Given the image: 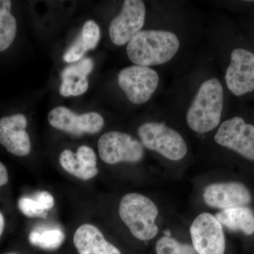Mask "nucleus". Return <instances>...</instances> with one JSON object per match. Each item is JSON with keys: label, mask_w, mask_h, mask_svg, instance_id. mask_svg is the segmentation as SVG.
<instances>
[{"label": "nucleus", "mask_w": 254, "mask_h": 254, "mask_svg": "<svg viewBox=\"0 0 254 254\" xmlns=\"http://www.w3.org/2000/svg\"><path fill=\"white\" fill-rule=\"evenodd\" d=\"M225 91L218 78H205L195 91L187 107L185 119L187 126L198 133H206L221 123Z\"/></svg>", "instance_id": "1"}, {"label": "nucleus", "mask_w": 254, "mask_h": 254, "mask_svg": "<svg viewBox=\"0 0 254 254\" xmlns=\"http://www.w3.org/2000/svg\"><path fill=\"white\" fill-rule=\"evenodd\" d=\"M181 41L175 32L165 29L141 30L127 43V54L134 65L159 66L170 63L180 50Z\"/></svg>", "instance_id": "2"}, {"label": "nucleus", "mask_w": 254, "mask_h": 254, "mask_svg": "<svg viewBox=\"0 0 254 254\" xmlns=\"http://www.w3.org/2000/svg\"><path fill=\"white\" fill-rule=\"evenodd\" d=\"M119 214L132 235L141 241L155 238L158 227L155 224L158 209L153 200L139 193L125 195L120 201Z\"/></svg>", "instance_id": "3"}, {"label": "nucleus", "mask_w": 254, "mask_h": 254, "mask_svg": "<svg viewBox=\"0 0 254 254\" xmlns=\"http://www.w3.org/2000/svg\"><path fill=\"white\" fill-rule=\"evenodd\" d=\"M137 133L143 147L172 161L182 160L188 152L186 141L181 133L164 123L142 124Z\"/></svg>", "instance_id": "4"}, {"label": "nucleus", "mask_w": 254, "mask_h": 254, "mask_svg": "<svg viewBox=\"0 0 254 254\" xmlns=\"http://www.w3.org/2000/svg\"><path fill=\"white\" fill-rule=\"evenodd\" d=\"M118 82L131 103L142 105L149 101L156 92L160 75L152 67L132 65L120 71Z\"/></svg>", "instance_id": "5"}, {"label": "nucleus", "mask_w": 254, "mask_h": 254, "mask_svg": "<svg viewBox=\"0 0 254 254\" xmlns=\"http://www.w3.org/2000/svg\"><path fill=\"white\" fill-rule=\"evenodd\" d=\"M98 148L100 158L109 165L138 163L145 155L141 141L120 131H109L102 135Z\"/></svg>", "instance_id": "6"}, {"label": "nucleus", "mask_w": 254, "mask_h": 254, "mask_svg": "<svg viewBox=\"0 0 254 254\" xmlns=\"http://www.w3.org/2000/svg\"><path fill=\"white\" fill-rule=\"evenodd\" d=\"M215 141L254 161V125L235 116L220 123L214 136Z\"/></svg>", "instance_id": "7"}, {"label": "nucleus", "mask_w": 254, "mask_h": 254, "mask_svg": "<svg viewBox=\"0 0 254 254\" xmlns=\"http://www.w3.org/2000/svg\"><path fill=\"white\" fill-rule=\"evenodd\" d=\"M227 89L237 97L254 91V53L245 48H235L230 53V63L225 70Z\"/></svg>", "instance_id": "8"}, {"label": "nucleus", "mask_w": 254, "mask_h": 254, "mask_svg": "<svg viewBox=\"0 0 254 254\" xmlns=\"http://www.w3.org/2000/svg\"><path fill=\"white\" fill-rule=\"evenodd\" d=\"M146 7L141 0L124 1L120 14L114 18L109 28L110 39L114 44L123 46L141 31L145 24Z\"/></svg>", "instance_id": "9"}, {"label": "nucleus", "mask_w": 254, "mask_h": 254, "mask_svg": "<svg viewBox=\"0 0 254 254\" xmlns=\"http://www.w3.org/2000/svg\"><path fill=\"white\" fill-rule=\"evenodd\" d=\"M190 237L198 254H224L225 239L222 225L211 214H200L190 227Z\"/></svg>", "instance_id": "10"}, {"label": "nucleus", "mask_w": 254, "mask_h": 254, "mask_svg": "<svg viewBox=\"0 0 254 254\" xmlns=\"http://www.w3.org/2000/svg\"><path fill=\"white\" fill-rule=\"evenodd\" d=\"M48 118L52 127L76 136L85 133L95 134L101 131L105 125L104 119L100 114L91 112L77 115L63 106L52 110Z\"/></svg>", "instance_id": "11"}, {"label": "nucleus", "mask_w": 254, "mask_h": 254, "mask_svg": "<svg viewBox=\"0 0 254 254\" xmlns=\"http://www.w3.org/2000/svg\"><path fill=\"white\" fill-rule=\"evenodd\" d=\"M205 204L222 209L245 206L250 203L252 195L248 189L239 182L212 184L205 187L203 193Z\"/></svg>", "instance_id": "12"}, {"label": "nucleus", "mask_w": 254, "mask_h": 254, "mask_svg": "<svg viewBox=\"0 0 254 254\" xmlns=\"http://www.w3.org/2000/svg\"><path fill=\"white\" fill-rule=\"evenodd\" d=\"M28 120L21 114L4 117L0 120V144L16 156H26L31 150L26 128Z\"/></svg>", "instance_id": "13"}, {"label": "nucleus", "mask_w": 254, "mask_h": 254, "mask_svg": "<svg viewBox=\"0 0 254 254\" xmlns=\"http://www.w3.org/2000/svg\"><path fill=\"white\" fill-rule=\"evenodd\" d=\"M60 163L65 171L84 181L91 180L98 173L96 155L87 145L80 146L76 153L71 150H64L60 156Z\"/></svg>", "instance_id": "14"}, {"label": "nucleus", "mask_w": 254, "mask_h": 254, "mask_svg": "<svg viewBox=\"0 0 254 254\" xmlns=\"http://www.w3.org/2000/svg\"><path fill=\"white\" fill-rule=\"evenodd\" d=\"M94 67L91 58H83L63 70L60 93L64 97L78 96L86 93L89 86L88 75Z\"/></svg>", "instance_id": "15"}, {"label": "nucleus", "mask_w": 254, "mask_h": 254, "mask_svg": "<svg viewBox=\"0 0 254 254\" xmlns=\"http://www.w3.org/2000/svg\"><path fill=\"white\" fill-rule=\"evenodd\" d=\"M73 244L79 254H122L91 224H84L78 227L73 235Z\"/></svg>", "instance_id": "16"}, {"label": "nucleus", "mask_w": 254, "mask_h": 254, "mask_svg": "<svg viewBox=\"0 0 254 254\" xmlns=\"http://www.w3.org/2000/svg\"><path fill=\"white\" fill-rule=\"evenodd\" d=\"M100 37L99 26L93 20H88L83 25L77 39L64 55L63 60L66 63H72L83 59L87 52L96 48Z\"/></svg>", "instance_id": "17"}, {"label": "nucleus", "mask_w": 254, "mask_h": 254, "mask_svg": "<svg viewBox=\"0 0 254 254\" xmlns=\"http://www.w3.org/2000/svg\"><path fill=\"white\" fill-rule=\"evenodd\" d=\"M215 218L221 225L233 231H242L247 235L254 232V214L250 208L241 206L222 210Z\"/></svg>", "instance_id": "18"}, {"label": "nucleus", "mask_w": 254, "mask_h": 254, "mask_svg": "<svg viewBox=\"0 0 254 254\" xmlns=\"http://www.w3.org/2000/svg\"><path fill=\"white\" fill-rule=\"evenodd\" d=\"M65 240L64 232L58 227H38L32 230L28 240L32 245L45 250H55L60 248Z\"/></svg>", "instance_id": "19"}, {"label": "nucleus", "mask_w": 254, "mask_h": 254, "mask_svg": "<svg viewBox=\"0 0 254 254\" xmlns=\"http://www.w3.org/2000/svg\"><path fill=\"white\" fill-rule=\"evenodd\" d=\"M11 9V1L0 0V52L9 48L16 37L17 24Z\"/></svg>", "instance_id": "20"}, {"label": "nucleus", "mask_w": 254, "mask_h": 254, "mask_svg": "<svg viewBox=\"0 0 254 254\" xmlns=\"http://www.w3.org/2000/svg\"><path fill=\"white\" fill-rule=\"evenodd\" d=\"M157 254H198L194 248L188 244H182L170 237H163L155 247Z\"/></svg>", "instance_id": "21"}, {"label": "nucleus", "mask_w": 254, "mask_h": 254, "mask_svg": "<svg viewBox=\"0 0 254 254\" xmlns=\"http://www.w3.org/2000/svg\"><path fill=\"white\" fill-rule=\"evenodd\" d=\"M18 207L21 213L28 218H46L48 215L47 211L41 202L36 197H21L18 201Z\"/></svg>", "instance_id": "22"}, {"label": "nucleus", "mask_w": 254, "mask_h": 254, "mask_svg": "<svg viewBox=\"0 0 254 254\" xmlns=\"http://www.w3.org/2000/svg\"><path fill=\"white\" fill-rule=\"evenodd\" d=\"M35 197L41 202L43 206L47 211H49L50 209L53 208L55 205L54 197L47 190H43V191H39L35 195Z\"/></svg>", "instance_id": "23"}, {"label": "nucleus", "mask_w": 254, "mask_h": 254, "mask_svg": "<svg viewBox=\"0 0 254 254\" xmlns=\"http://www.w3.org/2000/svg\"><path fill=\"white\" fill-rule=\"evenodd\" d=\"M9 181V175L6 167L2 163H0V187L4 186Z\"/></svg>", "instance_id": "24"}, {"label": "nucleus", "mask_w": 254, "mask_h": 254, "mask_svg": "<svg viewBox=\"0 0 254 254\" xmlns=\"http://www.w3.org/2000/svg\"><path fill=\"white\" fill-rule=\"evenodd\" d=\"M4 225L5 222L4 216H3L2 214L0 212V237H1L3 232H4Z\"/></svg>", "instance_id": "25"}, {"label": "nucleus", "mask_w": 254, "mask_h": 254, "mask_svg": "<svg viewBox=\"0 0 254 254\" xmlns=\"http://www.w3.org/2000/svg\"></svg>", "instance_id": "26"}]
</instances>
